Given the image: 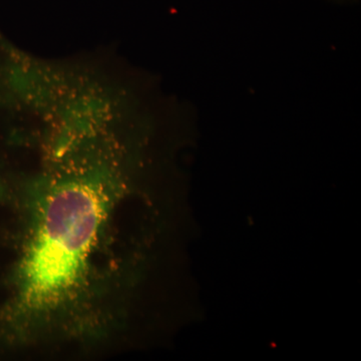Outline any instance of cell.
<instances>
[{"label":"cell","mask_w":361,"mask_h":361,"mask_svg":"<svg viewBox=\"0 0 361 361\" xmlns=\"http://www.w3.org/2000/svg\"><path fill=\"white\" fill-rule=\"evenodd\" d=\"M123 149L75 144L47 151L42 205L23 263L21 306L54 312L75 296L103 225L104 203L122 176Z\"/></svg>","instance_id":"cell-1"}]
</instances>
